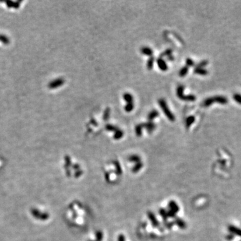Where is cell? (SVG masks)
<instances>
[{"instance_id":"obj_5","label":"cell","mask_w":241,"mask_h":241,"mask_svg":"<svg viewBox=\"0 0 241 241\" xmlns=\"http://www.w3.org/2000/svg\"><path fill=\"white\" fill-rule=\"evenodd\" d=\"M20 1H6V4L7 6L10 8H15L18 9L20 8Z\"/></svg>"},{"instance_id":"obj_3","label":"cell","mask_w":241,"mask_h":241,"mask_svg":"<svg viewBox=\"0 0 241 241\" xmlns=\"http://www.w3.org/2000/svg\"><path fill=\"white\" fill-rule=\"evenodd\" d=\"M65 82V80L62 78H59V79H55L54 80H52L48 84V88L50 89H54L56 88H58V87H60L61 86H63V84Z\"/></svg>"},{"instance_id":"obj_8","label":"cell","mask_w":241,"mask_h":241,"mask_svg":"<svg viewBox=\"0 0 241 241\" xmlns=\"http://www.w3.org/2000/svg\"><path fill=\"white\" fill-rule=\"evenodd\" d=\"M142 126H143V127H145L147 129V130H148L149 132L152 131L154 129L155 127V125L153 122H151V121H150V122H148V123L143 124Z\"/></svg>"},{"instance_id":"obj_4","label":"cell","mask_w":241,"mask_h":241,"mask_svg":"<svg viewBox=\"0 0 241 241\" xmlns=\"http://www.w3.org/2000/svg\"><path fill=\"white\" fill-rule=\"evenodd\" d=\"M158 67L159 68V69L162 71H166L167 70V65L166 62H165L164 60L162 58H158L157 60Z\"/></svg>"},{"instance_id":"obj_20","label":"cell","mask_w":241,"mask_h":241,"mask_svg":"<svg viewBox=\"0 0 241 241\" xmlns=\"http://www.w3.org/2000/svg\"><path fill=\"white\" fill-rule=\"evenodd\" d=\"M186 63H187V65L192 66V65H193V64H194V62H193L192 60H191L190 59H188L186 60Z\"/></svg>"},{"instance_id":"obj_10","label":"cell","mask_w":241,"mask_h":241,"mask_svg":"<svg viewBox=\"0 0 241 241\" xmlns=\"http://www.w3.org/2000/svg\"><path fill=\"white\" fill-rule=\"evenodd\" d=\"M0 41L3 42L4 44L8 45L10 44V39L8 37V36L6 35H4V34H0Z\"/></svg>"},{"instance_id":"obj_18","label":"cell","mask_w":241,"mask_h":241,"mask_svg":"<svg viewBox=\"0 0 241 241\" xmlns=\"http://www.w3.org/2000/svg\"><path fill=\"white\" fill-rule=\"evenodd\" d=\"M123 135V133L122 131L119 129L118 131H116V133L115 134L114 137L115 139H119V138H121V137H122Z\"/></svg>"},{"instance_id":"obj_1","label":"cell","mask_w":241,"mask_h":241,"mask_svg":"<svg viewBox=\"0 0 241 241\" xmlns=\"http://www.w3.org/2000/svg\"><path fill=\"white\" fill-rule=\"evenodd\" d=\"M158 103H159L160 107L162 108V111H164V114L166 115L167 119L171 121H175V119H176L175 116H174V115L171 112L170 110L169 109L168 106H167L166 100H165L164 99H163V98H161V99L158 100Z\"/></svg>"},{"instance_id":"obj_6","label":"cell","mask_w":241,"mask_h":241,"mask_svg":"<svg viewBox=\"0 0 241 241\" xmlns=\"http://www.w3.org/2000/svg\"><path fill=\"white\" fill-rule=\"evenodd\" d=\"M141 52L142 54L145 55V56H148L151 57V56H152V55H153V50H151L150 48L147 47V46L142 47L141 49Z\"/></svg>"},{"instance_id":"obj_7","label":"cell","mask_w":241,"mask_h":241,"mask_svg":"<svg viewBox=\"0 0 241 241\" xmlns=\"http://www.w3.org/2000/svg\"><path fill=\"white\" fill-rule=\"evenodd\" d=\"M159 112H158L157 110H153V111H151L148 115V120L150 121H152L153 119L159 116Z\"/></svg>"},{"instance_id":"obj_9","label":"cell","mask_w":241,"mask_h":241,"mask_svg":"<svg viewBox=\"0 0 241 241\" xmlns=\"http://www.w3.org/2000/svg\"><path fill=\"white\" fill-rule=\"evenodd\" d=\"M123 98L127 103H133V95L130 93H125L123 95Z\"/></svg>"},{"instance_id":"obj_21","label":"cell","mask_w":241,"mask_h":241,"mask_svg":"<svg viewBox=\"0 0 241 241\" xmlns=\"http://www.w3.org/2000/svg\"><path fill=\"white\" fill-rule=\"evenodd\" d=\"M91 122L93 124V125H97V124H96V123H97L96 122V121L95 120V119H91Z\"/></svg>"},{"instance_id":"obj_16","label":"cell","mask_w":241,"mask_h":241,"mask_svg":"<svg viewBox=\"0 0 241 241\" xmlns=\"http://www.w3.org/2000/svg\"><path fill=\"white\" fill-rule=\"evenodd\" d=\"M188 72V67H186V66H185V67L182 68V69L180 70V77H184V76H185V74H187Z\"/></svg>"},{"instance_id":"obj_15","label":"cell","mask_w":241,"mask_h":241,"mask_svg":"<svg viewBox=\"0 0 241 241\" xmlns=\"http://www.w3.org/2000/svg\"><path fill=\"white\" fill-rule=\"evenodd\" d=\"M105 128H106V129L108 131H118V128L115 127V126L112 125H110V124H107V125L105 126Z\"/></svg>"},{"instance_id":"obj_13","label":"cell","mask_w":241,"mask_h":241,"mask_svg":"<svg viewBox=\"0 0 241 241\" xmlns=\"http://www.w3.org/2000/svg\"><path fill=\"white\" fill-rule=\"evenodd\" d=\"M133 109H134L133 103H127V104L126 105L125 107V111L128 112H129L131 111H132L133 110Z\"/></svg>"},{"instance_id":"obj_19","label":"cell","mask_w":241,"mask_h":241,"mask_svg":"<svg viewBox=\"0 0 241 241\" xmlns=\"http://www.w3.org/2000/svg\"><path fill=\"white\" fill-rule=\"evenodd\" d=\"M171 53H172V50L171 49H167L162 54V56H169V55H171Z\"/></svg>"},{"instance_id":"obj_14","label":"cell","mask_w":241,"mask_h":241,"mask_svg":"<svg viewBox=\"0 0 241 241\" xmlns=\"http://www.w3.org/2000/svg\"><path fill=\"white\" fill-rule=\"evenodd\" d=\"M142 127H143L142 125H137L136 127H135V132H136L137 136H141V135Z\"/></svg>"},{"instance_id":"obj_11","label":"cell","mask_w":241,"mask_h":241,"mask_svg":"<svg viewBox=\"0 0 241 241\" xmlns=\"http://www.w3.org/2000/svg\"><path fill=\"white\" fill-rule=\"evenodd\" d=\"M110 114H111V109H109V107H107L105 111L104 112V114H103V120L107 121L109 119Z\"/></svg>"},{"instance_id":"obj_2","label":"cell","mask_w":241,"mask_h":241,"mask_svg":"<svg viewBox=\"0 0 241 241\" xmlns=\"http://www.w3.org/2000/svg\"><path fill=\"white\" fill-rule=\"evenodd\" d=\"M32 215L35 218V219H39L40 220H46L49 218V215L47 213L42 212L40 210H37L36 208H32L31 210Z\"/></svg>"},{"instance_id":"obj_17","label":"cell","mask_w":241,"mask_h":241,"mask_svg":"<svg viewBox=\"0 0 241 241\" xmlns=\"http://www.w3.org/2000/svg\"><path fill=\"white\" fill-rule=\"evenodd\" d=\"M194 116H191L190 117H188L186 120V126L187 127H189V126L191 125V124L194 122Z\"/></svg>"},{"instance_id":"obj_12","label":"cell","mask_w":241,"mask_h":241,"mask_svg":"<svg viewBox=\"0 0 241 241\" xmlns=\"http://www.w3.org/2000/svg\"><path fill=\"white\" fill-rule=\"evenodd\" d=\"M153 63H154V58H153V57L151 56L150 59L148 60V63H147V67H148L149 70L152 69L153 66Z\"/></svg>"}]
</instances>
